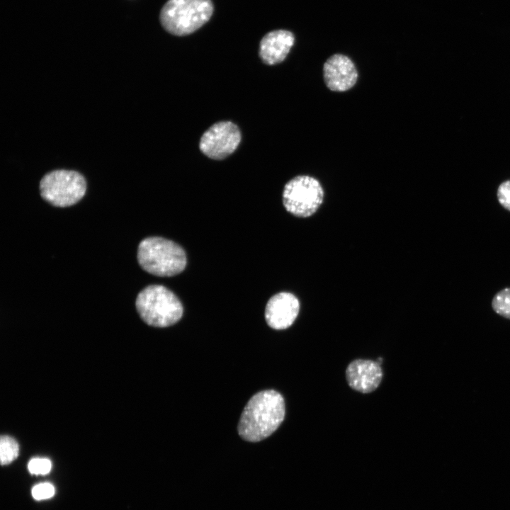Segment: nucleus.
Here are the masks:
<instances>
[{"label":"nucleus","instance_id":"7ed1b4c3","mask_svg":"<svg viewBox=\"0 0 510 510\" xmlns=\"http://www.w3.org/2000/svg\"><path fill=\"white\" fill-rule=\"evenodd\" d=\"M135 306L141 319L155 327L171 326L183 315L179 299L161 285H150L142 289L136 298Z\"/></svg>","mask_w":510,"mask_h":510},{"label":"nucleus","instance_id":"1a4fd4ad","mask_svg":"<svg viewBox=\"0 0 510 510\" xmlns=\"http://www.w3.org/2000/svg\"><path fill=\"white\" fill-rule=\"evenodd\" d=\"M300 307V301L295 295L288 292L278 293L272 296L266 304V323L274 329H287L296 319Z\"/></svg>","mask_w":510,"mask_h":510},{"label":"nucleus","instance_id":"f8f14e48","mask_svg":"<svg viewBox=\"0 0 510 510\" xmlns=\"http://www.w3.org/2000/svg\"><path fill=\"white\" fill-rule=\"evenodd\" d=\"M19 446L12 437L3 435L0 438V460L2 465H8L18 455Z\"/></svg>","mask_w":510,"mask_h":510},{"label":"nucleus","instance_id":"0eeeda50","mask_svg":"<svg viewBox=\"0 0 510 510\" xmlns=\"http://www.w3.org/2000/svg\"><path fill=\"white\" fill-rule=\"evenodd\" d=\"M239 128L230 121L213 124L202 135L200 150L208 157L220 160L232 154L241 142Z\"/></svg>","mask_w":510,"mask_h":510},{"label":"nucleus","instance_id":"9d476101","mask_svg":"<svg viewBox=\"0 0 510 510\" xmlns=\"http://www.w3.org/2000/svg\"><path fill=\"white\" fill-rule=\"evenodd\" d=\"M346 378L353 390L370 393L379 386L382 378V370L377 361L356 359L347 366Z\"/></svg>","mask_w":510,"mask_h":510},{"label":"nucleus","instance_id":"6e6552de","mask_svg":"<svg viewBox=\"0 0 510 510\" xmlns=\"http://www.w3.org/2000/svg\"><path fill=\"white\" fill-rule=\"evenodd\" d=\"M323 78L329 90L343 92L354 86L358 78V72L355 64L348 56L337 53L325 61Z\"/></svg>","mask_w":510,"mask_h":510},{"label":"nucleus","instance_id":"9b49d317","mask_svg":"<svg viewBox=\"0 0 510 510\" xmlns=\"http://www.w3.org/2000/svg\"><path fill=\"white\" fill-rule=\"evenodd\" d=\"M295 42L292 32L275 30L266 33L261 40L259 54L262 62L274 65L283 62Z\"/></svg>","mask_w":510,"mask_h":510},{"label":"nucleus","instance_id":"dca6fc26","mask_svg":"<svg viewBox=\"0 0 510 510\" xmlns=\"http://www.w3.org/2000/svg\"><path fill=\"white\" fill-rule=\"evenodd\" d=\"M497 195L499 203L510 211V180L505 181L499 186Z\"/></svg>","mask_w":510,"mask_h":510},{"label":"nucleus","instance_id":"4468645a","mask_svg":"<svg viewBox=\"0 0 510 510\" xmlns=\"http://www.w3.org/2000/svg\"><path fill=\"white\" fill-rule=\"evenodd\" d=\"M28 469L33 475H47L52 469V462L47 458H33L28 462Z\"/></svg>","mask_w":510,"mask_h":510},{"label":"nucleus","instance_id":"2eb2a0df","mask_svg":"<svg viewBox=\"0 0 510 510\" xmlns=\"http://www.w3.org/2000/svg\"><path fill=\"white\" fill-rule=\"evenodd\" d=\"M31 492L32 496L36 500L47 499L54 495L55 488L52 484L44 482L35 485Z\"/></svg>","mask_w":510,"mask_h":510},{"label":"nucleus","instance_id":"ddd939ff","mask_svg":"<svg viewBox=\"0 0 510 510\" xmlns=\"http://www.w3.org/2000/svg\"><path fill=\"white\" fill-rule=\"evenodd\" d=\"M492 305L498 314L510 319V288L497 293L492 299Z\"/></svg>","mask_w":510,"mask_h":510},{"label":"nucleus","instance_id":"39448f33","mask_svg":"<svg viewBox=\"0 0 510 510\" xmlns=\"http://www.w3.org/2000/svg\"><path fill=\"white\" fill-rule=\"evenodd\" d=\"M86 191L84 177L73 170L52 171L40 181L41 197L55 207L65 208L76 204L84 196Z\"/></svg>","mask_w":510,"mask_h":510},{"label":"nucleus","instance_id":"f257e3e1","mask_svg":"<svg viewBox=\"0 0 510 510\" xmlns=\"http://www.w3.org/2000/svg\"><path fill=\"white\" fill-rule=\"evenodd\" d=\"M283 397L273 390L253 395L246 404L238 424L239 436L250 442L260 441L271 435L285 417Z\"/></svg>","mask_w":510,"mask_h":510},{"label":"nucleus","instance_id":"20e7f679","mask_svg":"<svg viewBox=\"0 0 510 510\" xmlns=\"http://www.w3.org/2000/svg\"><path fill=\"white\" fill-rule=\"evenodd\" d=\"M213 10L211 0H168L160 11L159 20L168 33L183 36L207 23Z\"/></svg>","mask_w":510,"mask_h":510},{"label":"nucleus","instance_id":"f03ea898","mask_svg":"<svg viewBox=\"0 0 510 510\" xmlns=\"http://www.w3.org/2000/svg\"><path fill=\"white\" fill-rule=\"evenodd\" d=\"M137 258L144 271L160 277L177 275L186 266V256L182 247L160 237L142 240L137 247Z\"/></svg>","mask_w":510,"mask_h":510},{"label":"nucleus","instance_id":"423d86ee","mask_svg":"<svg viewBox=\"0 0 510 510\" xmlns=\"http://www.w3.org/2000/svg\"><path fill=\"white\" fill-rule=\"evenodd\" d=\"M324 192L320 182L309 175H299L288 181L283 191L285 210L299 217L313 215L324 200Z\"/></svg>","mask_w":510,"mask_h":510}]
</instances>
